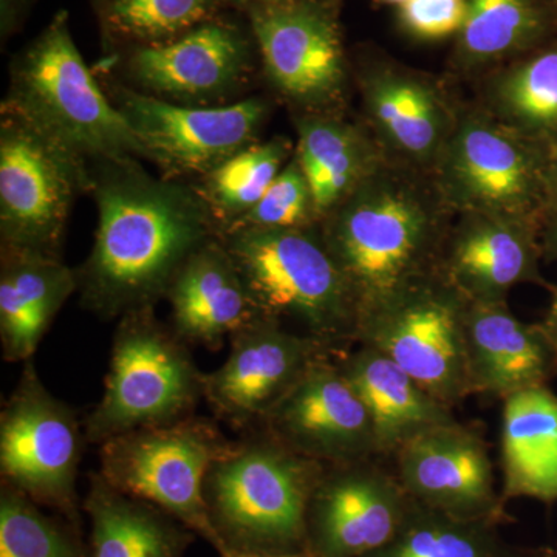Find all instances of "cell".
I'll list each match as a JSON object with an SVG mask.
<instances>
[{
    "mask_svg": "<svg viewBox=\"0 0 557 557\" xmlns=\"http://www.w3.org/2000/svg\"><path fill=\"white\" fill-rule=\"evenodd\" d=\"M84 424L40 381L33 359L0 412V475L33 502L81 528L76 478Z\"/></svg>",
    "mask_w": 557,
    "mask_h": 557,
    "instance_id": "cell-11",
    "label": "cell"
},
{
    "mask_svg": "<svg viewBox=\"0 0 557 557\" xmlns=\"http://www.w3.org/2000/svg\"><path fill=\"white\" fill-rule=\"evenodd\" d=\"M109 90L110 100L141 143L146 159L168 178H201L255 145L270 112L269 102L258 97L222 106H186L116 83H110Z\"/></svg>",
    "mask_w": 557,
    "mask_h": 557,
    "instance_id": "cell-12",
    "label": "cell"
},
{
    "mask_svg": "<svg viewBox=\"0 0 557 557\" xmlns=\"http://www.w3.org/2000/svg\"><path fill=\"white\" fill-rule=\"evenodd\" d=\"M233 2L248 3V5L259 7V5H267V3L282 2V0H233Z\"/></svg>",
    "mask_w": 557,
    "mask_h": 557,
    "instance_id": "cell-41",
    "label": "cell"
},
{
    "mask_svg": "<svg viewBox=\"0 0 557 557\" xmlns=\"http://www.w3.org/2000/svg\"><path fill=\"white\" fill-rule=\"evenodd\" d=\"M502 416V498L557 502V395L547 386L504 399Z\"/></svg>",
    "mask_w": 557,
    "mask_h": 557,
    "instance_id": "cell-26",
    "label": "cell"
},
{
    "mask_svg": "<svg viewBox=\"0 0 557 557\" xmlns=\"http://www.w3.org/2000/svg\"><path fill=\"white\" fill-rule=\"evenodd\" d=\"M172 330L188 346L218 350L262 314L220 237L197 249L172 281Z\"/></svg>",
    "mask_w": 557,
    "mask_h": 557,
    "instance_id": "cell-22",
    "label": "cell"
},
{
    "mask_svg": "<svg viewBox=\"0 0 557 557\" xmlns=\"http://www.w3.org/2000/svg\"><path fill=\"white\" fill-rule=\"evenodd\" d=\"M249 70L247 38L220 22L200 25L171 42L141 47L127 64L135 89L186 106L237 94L247 84Z\"/></svg>",
    "mask_w": 557,
    "mask_h": 557,
    "instance_id": "cell-18",
    "label": "cell"
},
{
    "mask_svg": "<svg viewBox=\"0 0 557 557\" xmlns=\"http://www.w3.org/2000/svg\"><path fill=\"white\" fill-rule=\"evenodd\" d=\"M379 2L391 3V5H401L406 0H379Z\"/></svg>",
    "mask_w": 557,
    "mask_h": 557,
    "instance_id": "cell-42",
    "label": "cell"
},
{
    "mask_svg": "<svg viewBox=\"0 0 557 557\" xmlns=\"http://www.w3.org/2000/svg\"><path fill=\"white\" fill-rule=\"evenodd\" d=\"M541 245L545 259L557 260V201L549 207L542 223Z\"/></svg>",
    "mask_w": 557,
    "mask_h": 557,
    "instance_id": "cell-36",
    "label": "cell"
},
{
    "mask_svg": "<svg viewBox=\"0 0 557 557\" xmlns=\"http://www.w3.org/2000/svg\"><path fill=\"white\" fill-rule=\"evenodd\" d=\"M78 292L76 270L61 256L2 248L0 267V339L3 359L25 362L60 313Z\"/></svg>",
    "mask_w": 557,
    "mask_h": 557,
    "instance_id": "cell-23",
    "label": "cell"
},
{
    "mask_svg": "<svg viewBox=\"0 0 557 557\" xmlns=\"http://www.w3.org/2000/svg\"><path fill=\"white\" fill-rule=\"evenodd\" d=\"M494 119L552 149L557 143V39L525 54L494 83Z\"/></svg>",
    "mask_w": 557,
    "mask_h": 557,
    "instance_id": "cell-29",
    "label": "cell"
},
{
    "mask_svg": "<svg viewBox=\"0 0 557 557\" xmlns=\"http://www.w3.org/2000/svg\"><path fill=\"white\" fill-rule=\"evenodd\" d=\"M542 226L500 215L463 214L448 242L443 276L468 300H505L516 285L549 287L541 274Z\"/></svg>",
    "mask_w": 557,
    "mask_h": 557,
    "instance_id": "cell-19",
    "label": "cell"
},
{
    "mask_svg": "<svg viewBox=\"0 0 557 557\" xmlns=\"http://www.w3.org/2000/svg\"><path fill=\"white\" fill-rule=\"evenodd\" d=\"M467 14V0H406L398 5L403 30L420 40H443L460 35Z\"/></svg>",
    "mask_w": 557,
    "mask_h": 557,
    "instance_id": "cell-35",
    "label": "cell"
},
{
    "mask_svg": "<svg viewBox=\"0 0 557 557\" xmlns=\"http://www.w3.org/2000/svg\"><path fill=\"white\" fill-rule=\"evenodd\" d=\"M251 25L271 87L302 112H332L347 86V62L327 0L252 7Z\"/></svg>",
    "mask_w": 557,
    "mask_h": 557,
    "instance_id": "cell-13",
    "label": "cell"
},
{
    "mask_svg": "<svg viewBox=\"0 0 557 557\" xmlns=\"http://www.w3.org/2000/svg\"><path fill=\"white\" fill-rule=\"evenodd\" d=\"M325 465L263 429L245 432L209 468L203 498L222 555L306 553L307 511Z\"/></svg>",
    "mask_w": 557,
    "mask_h": 557,
    "instance_id": "cell-3",
    "label": "cell"
},
{
    "mask_svg": "<svg viewBox=\"0 0 557 557\" xmlns=\"http://www.w3.org/2000/svg\"><path fill=\"white\" fill-rule=\"evenodd\" d=\"M2 109L89 166L148 160L123 113L102 91L81 57L61 13L11 65Z\"/></svg>",
    "mask_w": 557,
    "mask_h": 557,
    "instance_id": "cell-4",
    "label": "cell"
},
{
    "mask_svg": "<svg viewBox=\"0 0 557 557\" xmlns=\"http://www.w3.org/2000/svg\"><path fill=\"white\" fill-rule=\"evenodd\" d=\"M362 100L381 145L406 166L435 168L457 116L437 86L405 69H370L362 73Z\"/></svg>",
    "mask_w": 557,
    "mask_h": 557,
    "instance_id": "cell-20",
    "label": "cell"
},
{
    "mask_svg": "<svg viewBox=\"0 0 557 557\" xmlns=\"http://www.w3.org/2000/svg\"><path fill=\"white\" fill-rule=\"evenodd\" d=\"M530 557H557V547L531 549Z\"/></svg>",
    "mask_w": 557,
    "mask_h": 557,
    "instance_id": "cell-40",
    "label": "cell"
},
{
    "mask_svg": "<svg viewBox=\"0 0 557 557\" xmlns=\"http://www.w3.org/2000/svg\"><path fill=\"white\" fill-rule=\"evenodd\" d=\"M98 226L76 269L84 309L104 321L156 309L190 256L219 236L197 186L156 178L137 160L91 166Z\"/></svg>",
    "mask_w": 557,
    "mask_h": 557,
    "instance_id": "cell-1",
    "label": "cell"
},
{
    "mask_svg": "<svg viewBox=\"0 0 557 557\" xmlns=\"http://www.w3.org/2000/svg\"><path fill=\"white\" fill-rule=\"evenodd\" d=\"M230 343L226 361L205 373V399L215 418L242 432L262 426L307 369L333 351L267 318L231 336Z\"/></svg>",
    "mask_w": 557,
    "mask_h": 557,
    "instance_id": "cell-14",
    "label": "cell"
},
{
    "mask_svg": "<svg viewBox=\"0 0 557 557\" xmlns=\"http://www.w3.org/2000/svg\"><path fill=\"white\" fill-rule=\"evenodd\" d=\"M416 172L386 157L319 223L354 295L359 321L429 273V260L442 245L448 205L437 186L429 188Z\"/></svg>",
    "mask_w": 557,
    "mask_h": 557,
    "instance_id": "cell-2",
    "label": "cell"
},
{
    "mask_svg": "<svg viewBox=\"0 0 557 557\" xmlns=\"http://www.w3.org/2000/svg\"><path fill=\"white\" fill-rule=\"evenodd\" d=\"M259 429L322 465L351 463L376 453L369 410L330 355L307 369Z\"/></svg>",
    "mask_w": 557,
    "mask_h": 557,
    "instance_id": "cell-16",
    "label": "cell"
},
{
    "mask_svg": "<svg viewBox=\"0 0 557 557\" xmlns=\"http://www.w3.org/2000/svg\"><path fill=\"white\" fill-rule=\"evenodd\" d=\"M317 225L319 220L310 185L293 152L292 159L278 172L262 199L223 233L247 228H309Z\"/></svg>",
    "mask_w": 557,
    "mask_h": 557,
    "instance_id": "cell-33",
    "label": "cell"
},
{
    "mask_svg": "<svg viewBox=\"0 0 557 557\" xmlns=\"http://www.w3.org/2000/svg\"><path fill=\"white\" fill-rule=\"evenodd\" d=\"M552 293V304H549L547 317H545L541 325L557 348V287H553Z\"/></svg>",
    "mask_w": 557,
    "mask_h": 557,
    "instance_id": "cell-37",
    "label": "cell"
},
{
    "mask_svg": "<svg viewBox=\"0 0 557 557\" xmlns=\"http://www.w3.org/2000/svg\"><path fill=\"white\" fill-rule=\"evenodd\" d=\"M91 189V168L16 113L0 121V239L2 248L61 256L79 194Z\"/></svg>",
    "mask_w": 557,
    "mask_h": 557,
    "instance_id": "cell-10",
    "label": "cell"
},
{
    "mask_svg": "<svg viewBox=\"0 0 557 557\" xmlns=\"http://www.w3.org/2000/svg\"><path fill=\"white\" fill-rule=\"evenodd\" d=\"M467 307L468 299L443 273H426L362 317L355 341L386 355L453 408L474 395L465 335Z\"/></svg>",
    "mask_w": 557,
    "mask_h": 557,
    "instance_id": "cell-9",
    "label": "cell"
},
{
    "mask_svg": "<svg viewBox=\"0 0 557 557\" xmlns=\"http://www.w3.org/2000/svg\"><path fill=\"white\" fill-rule=\"evenodd\" d=\"M458 61L480 69L525 57L557 39V0H467Z\"/></svg>",
    "mask_w": 557,
    "mask_h": 557,
    "instance_id": "cell-28",
    "label": "cell"
},
{
    "mask_svg": "<svg viewBox=\"0 0 557 557\" xmlns=\"http://www.w3.org/2000/svg\"><path fill=\"white\" fill-rule=\"evenodd\" d=\"M262 318L288 319L332 350L357 339L358 309L319 225L220 234Z\"/></svg>",
    "mask_w": 557,
    "mask_h": 557,
    "instance_id": "cell-5",
    "label": "cell"
},
{
    "mask_svg": "<svg viewBox=\"0 0 557 557\" xmlns=\"http://www.w3.org/2000/svg\"><path fill=\"white\" fill-rule=\"evenodd\" d=\"M215 421L193 416L143 428L100 445V475L121 493L156 505L222 555L209 522L203 483L209 468L233 448Z\"/></svg>",
    "mask_w": 557,
    "mask_h": 557,
    "instance_id": "cell-8",
    "label": "cell"
},
{
    "mask_svg": "<svg viewBox=\"0 0 557 557\" xmlns=\"http://www.w3.org/2000/svg\"><path fill=\"white\" fill-rule=\"evenodd\" d=\"M0 557H90L79 528L57 520L16 487H0Z\"/></svg>",
    "mask_w": 557,
    "mask_h": 557,
    "instance_id": "cell-32",
    "label": "cell"
},
{
    "mask_svg": "<svg viewBox=\"0 0 557 557\" xmlns=\"http://www.w3.org/2000/svg\"><path fill=\"white\" fill-rule=\"evenodd\" d=\"M214 0H113L109 17L124 35L161 44L190 32L208 16Z\"/></svg>",
    "mask_w": 557,
    "mask_h": 557,
    "instance_id": "cell-34",
    "label": "cell"
},
{
    "mask_svg": "<svg viewBox=\"0 0 557 557\" xmlns=\"http://www.w3.org/2000/svg\"><path fill=\"white\" fill-rule=\"evenodd\" d=\"M500 523L454 518L420 502L410 504L397 534L366 557H530L531 549L508 545Z\"/></svg>",
    "mask_w": 557,
    "mask_h": 557,
    "instance_id": "cell-30",
    "label": "cell"
},
{
    "mask_svg": "<svg viewBox=\"0 0 557 557\" xmlns=\"http://www.w3.org/2000/svg\"><path fill=\"white\" fill-rule=\"evenodd\" d=\"M336 362L369 410L376 453H397L421 432L456 421L453 408L375 348L359 346Z\"/></svg>",
    "mask_w": 557,
    "mask_h": 557,
    "instance_id": "cell-24",
    "label": "cell"
},
{
    "mask_svg": "<svg viewBox=\"0 0 557 557\" xmlns=\"http://www.w3.org/2000/svg\"><path fill=\"white\" fill-rule=\"evenodd\" d=\"M292 143L285 138L258 141L234 153L200 178L197 189L207 201L219 234L262 199L278 172L292 159Z\"/></svg>",
    "mask_w": 557,
    "mask_h": 557,
    "instance_id": "cell-31",
    "label": "cell"
},
{
    "mask_svg": "<svg viewBox=\"0 0 557 557\" xmlns=\"http://www.w3.org/2000/svg\"><path fill=\"white\" fill-rule=\"evenodd\" d=\"M225 557H317L313 555H310V553H295V555H237V553H231V555Z\"/></svg>",
    "mask_w": 557,
    "mask_h": 557,
    "instance_id": "cell-39",
    "label": "cell"
},
{
    "mask_svg": "<svg viewBox=\"0 0 557 557\" xmlns=\"http://www.w3.org/2000/svg\"><path fill=\"white\" fill-rule=\"evenodd\" d=\"M465 335L474 394L505 399L547 386L557 373V348L544 327L520 321L505 300H468Z\"/></svg>",
    "mask_w": 557,
    "mask_h": 557,
    "instance_id": "cell-21",
    "label": "cell"
},
{
    "mask_svg": "<svg viewBox=\"0 0 557 557\" xmlns=\"http://www.w3.org/2000/svg\"><path fill=\"white\" fill-rule=\"evenodd\" d=\"M549 189H552V205L557 201V143L549 152Z\"/></svg>",
    "mask_w": 557,
    "mask_h": 557,
    "instance_id": "cell-38",
    "label": "cell"
},
{
    "mask_svg": "<svg viewBox=\"0 0 557 557\" xmlns=\"http://www.w3.org/2000/svg\"><path fill=\"white\" fill-rule=\"evenodd\" d=\"M90 520V557H183L196 534L148 502L90 474L83 502Z\"/></svg>",
    "mask_w": 557,
    "mask_h": 557,
    "instance_id": "cell-27",
    "label": "cell"
},
{
    "mask_svg": "<svg viewBox=\"0 0 557 557\" xmlns=\"http://www.w3.org/2000/svg\"><path fill=\"white\" fill-rule=\"evenodd\" d=\"M552 149L523 137L486 113H468L435 164L448 208L463 214L500 215L542 226L549 207Z\"/></svg>",
    "mask_w": 557,
    "mask_h": 557,
    "instance_id": "cell-7",
    "label": "cell"
},
{
    "mask_svg": "<svg viewBox=\"0 0 557 557\" xmlns=\"http://www.w3.org/2000/svg\"><path fill=\"white\" fill-rule=\"evenodd\" d=\"M412 504L398 479L362 463L325 465L307 511V553L366 557L397 534Z\"/></svg>",
    "mask_w": 557,
    "mask_h": 557,
    "instance_id": "cell-15",
    "label": "cell"
},
{
    "mask_svg": "<svg viewBox=\"0 0 557 557\" xmlns=\"http://www.w3.org/2000/svg\"><path fill=\"white\" fill-rule=\"evenodd\" d=\"M298 159L319 223L373 174L384 159L366 132L333 112H300L295 116Z\"/></svg>",
    "mask_w": 557,
    "mask_h": 557,
    "instance_id": "cell-25",
    "label": "cell"
},
{
    "mask_svg": "<svg viewBox=\"0 0 557 557\" xmlns=\"http://www.w3.org/2000/svg\"><path fill=\"white\" fill-rule=\"evenodd\" d=\"M398 482L413 500L454 518L504 523L486 445L457 421L421 432L397 450Z\"/></svg>",
    "mask_w": 557,
    "mask_h": 557,
    "instance_id": "cell-17",
    "label": "cell"
},
{
    "mask_svg": "<svg viewBox=\"0 0 557 557\" xmlns=\"http://www.w3.org/2000/svg\"><path fill=\"white\" fill-rule=\"evenodd\" d=\"M188 347L153 309L120 318L104 392L83 421L87 443L100 446L137 429L196 416L205 399V373Z\"/></svg>",
    "mask_w": 557,
    "mask_h": 557,
    "instance_id": "cell-6",
    "label": "cell"
}]
</instances>
